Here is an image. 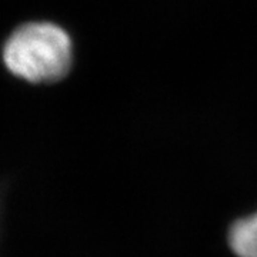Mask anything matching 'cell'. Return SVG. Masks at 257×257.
Returning <instances> with one entry per match:
<instances>
[{"instance_id":"cell-1","label":"cell","mask_w":257,"mask_h":257,"mask_svg":"<svg viewBox=\"0 0 257 257\" xmlns=\"http://www.w3.org/2000/svg\"><path fill=\"white\" fill-rule=\"evenodd\" d=\"M72 59L70 36L50 22H29L19 26L3 46L8 70L35 84L62 80L70 70Z\"/></svg>"},{"instance_id":"cell-2","label":"cell","mask_w":257,"mask_h":257,"mask_svg":"<svg viewBox=\"0 0 257 257\" xmlns=\"http://www.w3.org/2000/svg\"><path fill=\"white\" fill-rule=\"evenodd\" d=\"M229 244L237 257H257V211L234 221L229 230Z\"/></svg>"}]
</instances>
